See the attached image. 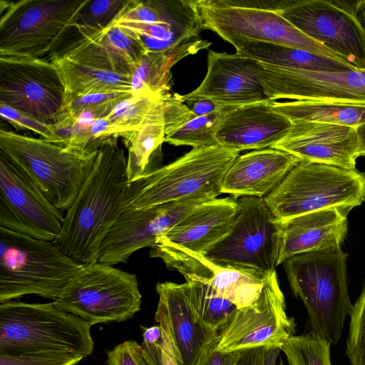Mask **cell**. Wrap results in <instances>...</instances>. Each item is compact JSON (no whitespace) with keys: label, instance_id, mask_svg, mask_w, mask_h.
I'll return each mask as SVG.
<instances>
[{"label":"cell","instance_id":"38","mask_svg":"<svg viewBox=\"0 0 365 365\" xmlns=\"http://www.w3.org/2000/svg\"><path fill=\"white\" fill-rule=\"evenodd\" d=\"M346 353L351 365L365 364V283L350 314Z\"/></svg>","mask_w":365,"mask_h":365},{"label":"cell","instance_id":"37","mask_svg":"<svg viewBox=\"0 0 365 365\" xmlns=\"http://www.w3.org/2000/svg\"><path fill=\"white\" fill-rule=\"evenodd\" d=\"M133 96L132 93H93L66 98L65 115L77 118L87 114L94 119L107 117L121 102Z\"/></svg>","mask_w":365,"mask_h":365},{"label":"cell","instance_id":"2","mask_svg":"<svg viewBox=\"0 0 365 365\" xmlns=\"http://www.w3.org/2000/svg\"><path fill=\"white\" fill-rule=\"evenodd\" d=\"M348 254L341 248L294 255L283 263L294 295L304 303L310 334L336 344L351 302L346 280Z\"/></svg>","mask_w":365,"mask_h":365},{"label":"cell","instance_id":"5","mask_svg":"<svg viewBox=\"0 0 365 365\" xmlns=\"http://www.w3.org/2000/svg\"><path fill=\"white\" fill-rule=\"evenodd\" d=\"M91 325L53 302L0 304V351H50L84 358L93 349Z\"/></svg>","mask_w":365,"mask_h":365},{"label":"cell","instance_id":"15","mask_svg":"<svg viewBox=\"0 0 365 365\" xmlns=\"http://www.w3.org/2000/svg\"><path fill=\"white\" fill-rule=\"evenodd\" d=\"M63 217L31 178L0 151V227L55 242Z\"/></svg>","mask_w":365,"mask_h":365},{"label":"cell","instance_id":"30","mask_svg":"<svg viewBox=\"0 0 365 365\" xmlns=\"http://www.w3.org/2000/svg\"><path fill=\"white\" fill-rule=\"evenodd\" d=\"M292 121L309 120L356 128L365 123V103L294 101L274 102Z\"/></svg>","mask_w":365,"mask_h":365},{"label":"cell","instance_id":"18","mask_svg":"<svg viewBox=\"0 0 365 365\" xmlns=\"http://www.w3.org/2000/svg\"><path fill=\"white\" fill-rule=\"evenodd\" d=\"M198 205L191 202H169L125 210L103 240L98 262L111 266L127 262L136 250L153 246L160 236Z\"/></svg>","mask_w":365,"mask_h":365},{"label":"cell","instance_id":"49","mask_svg":"<svg viewBox=\"0 0 365 365\" xmlns=\"http://www.w3.org/2000/svg\"><path fill=\"white\" fill-rule=\"evenodd\" d=\"M359 157H365V123L356 127Z\"/></svg>","mask_w":365,"mask_h":365},{"label":"cell","instance_id":"41","mask_svg":"<svg viewBox=\"0 0 365 365\" xmlns=\"http://www.w3.org/2000/svg\"><path fill=\"white\" fill-rule=\"evenodd\" d=\"M108 365H156L142 345L125 341L108 352Z\"/></svg>","mask_w":365,"mask_h":365},{"label":"cell","instance_id":"33","mask_svg":"<svg viewBox=\"0 0 365 365\" xmlns=\"http://www.w3.org/2000/svg\"><path fill=\"white\" fill-rule=\"evenodd\" d=\"M165 93H146L133 96L119 103L107 116L112 135L121 137L137 130L155 102Z\"/></svg>","mask_w":365,"mask_h":365},{"label":"cell","instance_id":"35","mask_svg":"<svg viewBox=\"0 0 365 365\" xmlns=\"http://www.w3.org/2000/svg\"><path fill=\"white\" fill-rule=\"evenodd\" d=\"M331 344L310 333L292 335L280 349L284 353L289 365H331Z\"/></svg>","mask_w":365,"mask_h":365},{"label":"cell","instance_id":"23","mask_svg":"<svg viewBox=\"0 0 365 365\" xmlns=\"http://www.w3.org/2000/svg\"><path fill=\"white\" fill-rule=\"evenodd\" d=\"M156 290L159 301L155 322H162L167 327L180 363L196 365L207 346L219 333L208 329L197 319L187 282L158 283Z\"/></svg>","mask_w":365,"mask_h":365},{"label":"cell","instance_id":"20","mask_svg":"<svg viewBox=\"0 0 365 365\" xmlns=\"http://www.w3.org/2000/svg\"><path fill=\"white\" fill-rule=\"evenodd\" d=\"M183 103L207 99L220 107H235L269 100L252 70L250 58L235 52L207 54L206 75L200 86L185 95H180Z\"/></svg>","mask_w":365,"mask_h":365},{"label":"cell","instance_id":"50","mask_svg":"<svg viewBox=\"0 0 365 365\" xmlns=\"http://www.w3.org/2000/svg\"><path fill=\"white\" fill-rule=\"evenodd\" d=\"M360 15L365 25V0H361L360 1Z\"/></svg>","mask_w":365,"mask_h":365},{"label":"cell","instance_id":"4","mask_svg":"<svg viewBox=\"0 0 365 365\" xmlns=\"http://www.w3.org/2000/svg\"><path fill=\"white\" fill-rule=\"evenodd\" d=\"M82 266L54 242L0 227V303L27 294L56 300Z\"/></svg>","mask_w":365,"mask_h":365},{"label":"cell","instance_id":"45","mask_svg":"<svg viewBox=\"0 0 365 365\" xmlns=\"http://www.w3.org/2000/svg\"><path fill=\"white\" fill-rule=\"evenodd\" d=\"M163 334V345L161 354L162 365H182L175 355V350L170 335L165 324L162 322H157Z\"/></svg>","mask_w":365,"mask_h":365},{"label":"cell","instance_id":"42","mask_svg":"<svg viewBox=\"0 0 365 365\" xmlns=\"http://www.w3.org/2000/svg\"><path fill=\"white\" fill-rule=\"evenodd\" d=\"M165 135L171 133L185 122L195 117L178 93H167L163 96Z\"/></svg>","mask_w":365,"mask_h":365},{"label":"cell","instance_id":"44","mask_svg":"<svg viewBox=\"0 0 365 365\" xmlns=\"http://www.w3.org/2000/svg\"><path fill=\"white\" fill-rule=\"evenodd\" d=\"M163 334L160 327L153 326L143 333V346L156 365L161 364Z\"/></svg>","mask_w":365,"mask_h":365},{"label":"cell","instance_id":"48","mask_svg":"<svg viewBox=\"0 0 365 365\" xmlns=\"http://www.w3.org/2000/svg\"><path fill=\"white\" fill-rule=\"evenodd\" d=\"M281 349L277 346L267 347L264 365H284L282 359H279V361L277 364V359L279 356V351Z\"/></svg>","mask_w":365,"mask_h":365},{"label":"cell","instance_id":"24","mask_svg":"<svg viewBox=\"0 0 365 365\" xmlns=\"http://www.w3.org/2000/svg\"><path fill=\"white\" fill-rule=\"evenodd\" d=\"M301 161L292 154L272 148L238 155L225 175L222 192L235 197H264Z\"/></svg>","mask_w":365,"mask_h":365},{"label":"cell","instance_id":"25","mask_svg":"<svg viewBox=\"0 0 365 365\" xmlns=\"http://www.w3.org/2000/svg\"><path fill=\"white\" fill-rule=\"evenodd\" d=\"M158 258L161 259L168 268L181 273L186 281L207 285L217 295L230 301L238 309L250 306L258 299L265 280L235 269L217 266L204 256L188 253H166Z\"/></svg>","mask_w":365,"mask_h":365},{"label":"cell","instance_id":"47","mask_svg":"<svg viewBox=\"0 0 365 365\" xmlns=\"http://www.w3.org/2000/svg\"><path fill=\"white\" fill-rule=\"evenodd\" d=\"M187 104H191V106L188 107L190 108L195 116L206 115L223 108L207 99L197 100Z\"/></svg>","mask_w":365,"mask_h":365},{"label":"cell","instance_id":"28","mask_svg":"<svg viewBox=\"0 0 365 365\" xmlns=\"http://www.w3.org/2000/svg\"><path fill=\"white\" fill-rule=\"evenodd\" d=\"M228 43L244 56L279 68L336 72L356 70L341 60L303 49L243 38H233Z\"/></svg>","mask_w":365,"mask_h":365},{"label":"cell","instance_id":"3","mask_svg":"<svg viewBox=\"0 0 365 365\" xmlns=\"http://www.w3.org/2000/svg\"><path fill=\"white\" fill-rule=\"evenodd\" d=\"M238 155L239 153L218 145L192 148L148 176L130 183L125 196V210L215 200L222 193L225 175Z\"/></svg>","mask_w":365,"mask_h":365},{"label":"cell","instance_id":"29","mask_svg":"<svg viewBox=\"0 0 365 365\" xmlns=\"http://www.w3.org/2000/svg\"><path fill=\"white\" fill-rule=\"evenodd\" d=\"M55 65L66 89V98L107 93H132L130 78L71 61L53 53Z\"/></svg>","mask_w":365,"mask_h":365},{"label":"cell","instance_id":"26","mask_svg":"<svg viewBox=\"0 0 365 365\" xmlns=\"http://www.w3.org/2000/svg\"><path fill=\"white\" fill-rule=\"evenodd\" d=\"M349 208H328L282 222L278 264L304 252L341 248L348 230Z\"/></svg>","mask_w":365,"mask_h":365},{"label":"cell","instance_id":"34","mask_svg":"<svg viewBox=\"0 0 365 365\" xmlns=\"http://www.w3.org/2000/svg\"><path fill=\"white\" fill-rule=\"evenodd\" d=\"M227 108L206 115L194 117L166 135L165 142L175 146L188 145L192 148L217 145L216 130L221 115Z\"/></svg>","mask_w":365,"mask_h":365},{"label":"cell","instance_id":"36","mask_svg":"<svg viewBox=\"0 0 365 365\" xmlns=\"http://www.w3.org/2000/svg\"><path fill=\"white\" fill-rule=\"evenodd\" d=\"M132 0H89L75 28L78 34L101 31L114 24Z\"/></svg>","mask_w":365,"mask_h":365},{"label":"cell","instance_id":"8","mask_svg":"<svg viewBox=\"0 0 365 365\" xmlns=\"http://www.w3.org/2000/svg\"><path fill=\"white\" fill-rule=\"evenodd\" d=\"M98 150L81 155L43 138L0 130V151L19 166L61 212L75 200L94 166Z\"/></svg>","mask_w":365,"mask_h":365},{"label":"cell","instance_id":"31","mask_svg":"<svg viewBox=\"0 0 365 365\" xmlns=\"http://www.w3.org/2000/svg\"><path fill=\"white\" fill-rule=\"evenodd\" d=\"M192 54L188 50L165 53L147 52L130 77L133 96L170 92L172 86L170 68L183 58Z\"/></svg>","mask_w":365,"mask_h":365},{"label":"cell","instance_id":"19","mask_svg":"<svg viewBox=\"0 0 365 365\" xmlns=\"http://www.w3.org/2000/svg\"><path fill=\"white\" fill-rule=\"evenodd\" d=\"M235 198L224 197L198 205L150 247V256L188 253L204 256L232 229L237 214Z\"/></svg>","mask_w":365,"mask_h":365},{"label":"cell","instance_id":"21","mask_svg":"<svg viewBox=\"0 0 365 365\" xmlns=\"http://www.w3.org/2000/svg\"><path fill=\"white\" fill-rule=\"evenodd\" d=\"M270 100L227 108L215 138L220 147L239 153L273 147L289 131L292 122Z\"/></svg>","mask_w":365,"mask_h":365},{"label":"cell","instance_id":"40","mask_svg":"<svg viewBox=\"0 0 365 365\" xmlns=\"http://www.w3.org/2000/svg\"><path fill=\"white\" fill-rule=\"evenodd\" d=\"M1 119L18 129H27L40 135L43 139L62 145V141L53 126L43 123L34 118L7 105L0 103ZM63 146V145H62Z\"/></svg>","mask_w":365,"mask_h":365},{"label":"cell","instance_id":"10","mask_svg":"<svg viewBox=\"0 0 365 365\" xmlns=\"http://www.w3.org/2000/svg\"><path fill=\"white\" fill-rule=\"evenodd\" d=\"M195 5L203 29L215 32L227 42L243 38L341 60L278 14L275 1L195 0Z\"/></svg>","mask_w":365,"mask_h":365},{"label":"cell","instance_id":"14","mask_svg":"<svg viewBox=\"0 0 365 365\" xmlns=\"http://www.w3.org/2000/svg\"><path fill=\"white\" fill-rule=\"evenodd\" d=\"M0 103L54 126L65 118L66 89L50 60L0 58Z\"/></svg>","mask_w":365,"mask_h":365},{"label":"cell","instance_id":"32","mask_svg":"<svg viewBox=\"0 0 365 365\" xmlns=\"http://www.w3.org/2000/svg\"><path fill=\"white\" fill-rule=\"evenodd\" d=\"M186 282L197 319L208 329L219 333L233 317L237 307L217 295L207 285L193 281Z\"/></svg>","mask_w":365,"mask_h":365},{"label":"cell","instance_id":"17","mask_svg":"<svg viewBox=\"0 0 365 365\" xmlns=\"http://www.w3.org/2000/svg\"><path fill=\"white\" fill-rule=\"evenodd\" d=\"M295 327L294 319L287 314L274 271L265 278L258 299L250 306L238 309L219 332L217 349L223 352L259 346L280 349L294 334Z\"/></svg>","mask_w":365,"mask_h":365},{"label":"cell","instance_id":"7","mask_svg":"<svg viewBox=\"0 0 365 365\" xmlns=\"http://www.w3.org/2000/svg\"><path fill=\"white\" fill-rule=\"evenodd\" d=\"M263 198L282 222L323 209L352 210L365 200V173L302 160Z\"/></svg>","mask_w":365,"mask_h":365},{"label":"cell","instance_id":"9","mask_svg":"<svg viewBox=\"0 0 365 365\" xmlns=\"http://www.w3.org/2000/svg\"><path fill=\"white\" fill-rule=\"evenodd\" d=\"M234 225L204 257L213 264L265 279L275 271L281 248L282 222L263 197H236Z\"/></svg>","mask_w":365,"mask_h":365},{"label":"cell","instance_id":"43","mask_svg":"<svg viewBox=\"0 0 365 365\" xmlns=\"http://www.w3.org/2000/svg\"><path fill=\"white\" fill-rule=\"evenodd\" d=\"M217 343L218 336L209 344L196 365H235L238 351H221Z\"/></svg>","mask_w":365,"mask_h":365},{"label":"cell","instance_id":"16","mask_svg":"<svg viewBox=\"0 0 365 365\" xmlns=\"http://www.w3.org/2000/svg\"><path fill=\"white\" fill-rule=\"evenodd\" d=\"M250 63L270 101L365 103V71L287 69L252 58Z\"/></svg>","mask_w":365,"mask_h":365},{"label":"cell","instance_id":"1","mask_svg":"<svg viewBox=\"0 0 365 365\" xmlns=\"http://www.w3.org/2000/svg\"><path fill=\"white\" fill-rule=\"evenodd\" d=\"M118 138L99 148L94 166L66 211L61 234L54 242L66 255L82 264L98 262L103 240L126 210L127 159Z\"/></svg>","mask_w":365,"mask_h":365},{"label":"cell","instance_id":"27","mask_svg":"<svg viewBox=\"0 0 365 365\" xmlns=\"http://www.w3.org/2000/svg\"><path fill=\"white\" fill-rule=\"evenodd\" d=\"M165 94L155 102L137 130L121 136L128 150L127 174L129 184L148 176L160 168V148L165 138Z\"/></svg>","mask_w":365,"mask_h":365},{"label":"cell","instance_id":"13","mask_svg":"<svg viewBox=\"0 0 365 365\" xmlns=\"http://www.w3.org/2000/svg\"><path fill=\"white\" fill-rule=\"evenodd\" d=\"M113 24L135 37L147 52L195 54L212 44L200 38L204 29L195 0H133Z\"/></svg>","mask_w":365,"mask_h":365},{"label":"cell","instance_id":"6","mask_svg":"<svg viewBox=\"0 0 365 365\" xmlns=\"http://www.w3.org/2000/svg\"><path fill=\"white\" fill-rule=\"evenodd\" d=\"M89 0L0 1V58L41 59L76 29Z\"/></svg>","mask_w":365,"mask_h":365},{"label":"cell","instance_id":"22","mask_svg":"<svg viewBox=\"0 0 365 365\" xmlns=\"http://www.w3.org/2000/svg\"><path fill=\"white\" fill-rule=\"evenodd\" d=\"M292 122L288 133L272 148L304 161L356 169V128L309 120Z\"/></svg>","mask_w":365,"mask_h":365},{"label":"cell","instance_id":"51","mask_svg":"<svg viewBox=\"0 0 365 365\" xmlns=\"http://www.w3.org/2000/svg\"><path fill=\"white\" fill-rule=\"evenodd\" d=\"M365 365V364H364Z\"/></svg>","mask_w":365,"mask_h":365},{"label":"cell","instance_id":"12","mask_svg":"<svg viewBox=\"0 0 365 365\" xmlns=\"http://www.w3.org/2000/svg\"><path fill=\"white\" fill-rule=\"evenodd\" d=\"M274 9L298 30L356 70L365 71L360 1H276Z\"/></svg>","mask_w":365,"mask_h":365},{"label":"cell","instance_id":"11","mask_svg":"<svg viewBox=\"0 0 365 365\" xmlns=\"http://www.w3.org/2000/svg\"><path fill=\"white\" fill-rule=\"evenodd\" d=\"M141 302L135 274L98 262L83 264L53 301L91 326L125 321L140 309Z\"/></svg>","mask_w":365,"mask_h":365},{"label":"cell","instance_id":"39","mask_svg":"<svg viewBox=\"0 0 365 365\" xmlns=\"http://www.w3.org/2000/svg\"><path fill=\"white\" fill-rule=\"evenodd\" d=\"M81 355L50 351H0V365H76Z\"/></svg>","mask_w":365,"mask_h":365},{"label":"cell","instance_id":"46","mask_svg":"<svg viewBox=\"0 0 365 365\" xmlns=\"http://www.w3.org/2000/svg\"><path fill=\"white\" fill-rule=\"evenodd\" d=\"M267 346H259L238 351L235 365H264Z\"/></svg>","mask_w":365,"mask_h":365}]
</instances>
